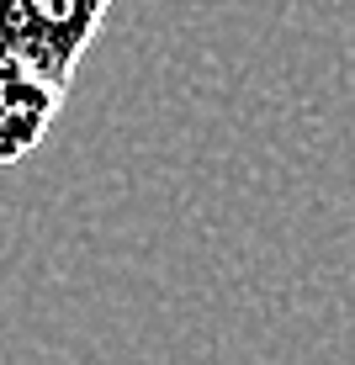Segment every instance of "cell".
<instances>
[{
    "mask_svg": "<svg viewBox=\"0 0 355 365\" xmlns=\"http://www.w3.org/2000/svg\"><path fill=\"white\" fill-rule=\"evenodd\" d=\"M111 0H0V64L69 91Z\"/></svg>",
    "mask_w": 355,
    "mask_h": 365,
    "instance_id": "1",
    "label": "cell"
},
{
    "mask_svg": "<svg viewBox=\"0 0 355 365\" xmlns=\"http://www.w3.org/2000/svg\"><path fill=\"white\" fill-rule=\"evenodd\" d=\"M59 106H64V91L32 80L16 64H0V165H16L32 154L54 128Z\"/></svg>",
    "mask_w": 355,
    "mask_h": 365,
    "instance_id": "2",
    "label": "cell"
}]
</instances>
